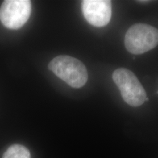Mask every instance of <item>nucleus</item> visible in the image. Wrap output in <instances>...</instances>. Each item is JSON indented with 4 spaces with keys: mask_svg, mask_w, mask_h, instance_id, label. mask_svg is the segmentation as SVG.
<instances>
[{
    "mask_svg": "<svg viewBox=\"0 0 158 158\" xmlns=\"http://www.w3.org/2000/svg\"><path fill=\"white\" fill-rule=\"evenodd\" d=\"M48 69L73 88H81L87 82L86 67L74 57L65 55L56 56L48 64Z\"/></svg>",
    "mask_w": 158,
    "mask_h": 158,
    "instance_id": "obj_1",
    "label": "nucleus"
},
{
    "mask_svg": "<svg viewBox=\"0 0 158 158\" xmlns=\"http://www.w3.org/2000/svg\"><path fill=\"white\" fill-rule=\"evenodd\" d=\"M112 78L124 101L129 106L138 107L149 100L145 89L132 71L126 68H118L114 70Z\"/></svg>",
    "mask_w": 158,
    "mask_h": 158,
    "instance_id": "obj_2",
    "label": "nucleus"
},
{
    "mask_svg": "<svg viewBox=\"0 0 158 158\" xmlns=\"http://www.w3.org/2000/svg\"><path fill=\"white\" fill-rule=\"evenodd\" d=\"M124 45L127 50L133 54L147 52L158 45V30L145 23L134 24L126 32Z\"/></svg>",
    "mask_w": 158,
    "mask_h": 158,
    "instance_id": "obj_3",
    "label": "nucleus"
},
{
    "mask_svg": "<svg viewBox=\"0 0 158 158\" xmlns=\"http://www.w3.org/2000/svg\"><path fill=\"white\" fill-rule=\"evenodd\" d=\"M31 12V1L5 0L0 7V21L6 28L15 30L27 22Z\"/></svg>",
    "mask_w": 158,
    "mask_h": 158,
    "instance_id": "obj_4",
    "label": "nucleus"
},
{
    "mask_svg": "<svg viewBox=\"0 0 158 158\" xmlns=\"http://www.w3.org/2000/svg\"><path fill=\"white\" fill-rule=\"evenodd\" d=\"M83 14L91 25L105 27L110 22L112 14L111 2L108 0H84L82 2Z\"/></svg>",
    "mask_w": 158,
    "mask_h": 158,
    "instance_id": "obj_5",
    "label": "nucleus"
},
{
    "mask_svg": "<svg viewBox=\"0 0 158 158\" xmlns=\"http://www.w3.org/2000/svg\"><path fill=\"white\" fill-rule=\"evenodd\" d=\"M2 158H31V154L24 146L13 144L6 150Z\"/></svg>",
    "mask_w": 158,
    "mask_h": 158,
    "instance_id": "obj_6",
    "label": "nucleus"
},
{
    "mask_svg": "<svg viewBox=\"0 0 158 158\" xmlns=\"http://www.w3.org/2000/svg\"><path fill=\"white\" fill-rule=\"evenodd\" d=\"M157 94H158V92H157Z\"/></svg>",
    "mask_w": 158,
    "mask_h": 158,
    "instance_id": "obj_7",
    "label": "nucleus"
}]
</instances>
